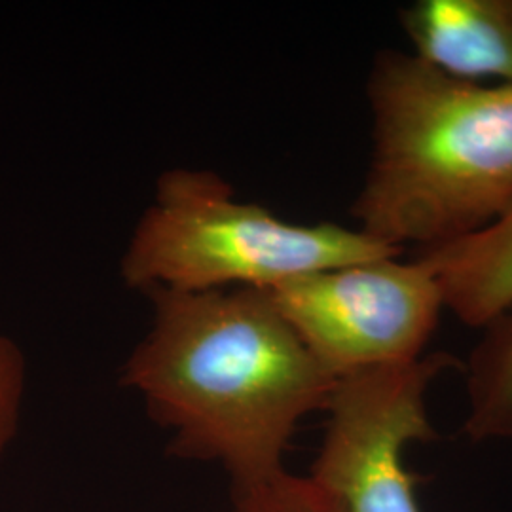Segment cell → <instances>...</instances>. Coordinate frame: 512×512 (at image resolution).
<instances>
[{"mask_svg":"<svg viewBox=\"0 0 512 512\" xmlns=\"http://www.w3.org/2000/svg\"><path fill=\"white\" fill-rule=\"evenodd\" d=\"M467 366L473 440L512 439V310L492 321Z\"/></svg>","mask_w":512,"mask_h":512,"instance_id":"ba28073f","label":"cell"},{"mask_svg":"<svg viewBox=\"0 0 512 512\" xmlns=\"http://www.w3.org/2000/svg\"><path fill=\"white\" fill-rule=\"evenodd\" d=\"M230 512H344V509L315 478L281 471L255 486L234 490V507Z\"/></svg>","mask_w":512,"mask_h":512,"instance_id":"9c48e42d","label":"cell"},{"mask_svg":"<svg viewBox=\"0 0 512 512\" xmlns=\"http://www.w3.org/2000/svg\"><path fill=\"white\" fill-rule=\"evenodd\" d=\"M414 260L435 275L444 308L475 329L512 310V198L467 238L423 249Z\"/></svg>","mask_w":512,"mask_h":512,"instance_id":"52a82bcc","label":"cell"},{"mask_svg":"<svg viewBox=\"0 0 512 512\" xmlns=\"http://www.w3.org/2000/svg\"><path fill=\"white\" fill-rule=\"evenodd\" d=\"M23 391H25L23 353L10 338L0 336V459L18 433Z\"/></svg>","mask_w":512,"mask_h":512,"instance_id":"30bf717a","label":"cell"},{"mask_svg":"<svg viewBox=\"0 0 512 512\" xmlns=\"http://www.w3.org/2000/svg\"><path fill=\"white\" fill-rule=\"evenodd\" d=\"M266 293L336 380L418 361L444 308L435 275L395 256L302 275Z\"/></svg>","mask_w":512,"mask_h":512,"instance_id":"277c9868","label":"cell"},{"mask_svg":"<svg viewBox=\"0 0 512 512\" xmlns=\"http://www.w3.org/2000/svg\"><path fill=\"white\" fill-rule=\"evenodd\" d=\"M372 160L351 207L361 232L420 251L486 228L512 198V86L384 50L366 82Z\"/></svg>","mask_w":512,"mask_h":512,"instance_id":"7a4b0ae2","label":"cell"},{"mask_svg":"<svg viewBox=\"0 0 512 512\" xmlns=\"http://www.w3.org/2000/svg\"><path fill=\"white\" fill-rule=\"evenodd\" d=\"M148 294L152 327L122 384L171 431V452L219 463L234 490L285 471L296 425L327 408L336 378L262 289Z\"/></svg>","mask_w":512,"mask_h":512,"instance_id":"6da1fadb","label":"cell"},{"mask_svg":"<svg viewBox=\"0 0 512 512\" xmlns=\"http://www.w3.org/2000/svg\"><path fill=\"white\" fill-rule=\"evenodd\" d=\"M458 359L448 353L406 365L382 366L336 380L330 420L311 478L338 499L344 512H421L404 467L412 440H433L425 397L431 382Z\"/></svg>","mask_w":512,"mask_h":512,"instance_id":"5b68a950","label":"cell"},{"mask_svg":"<svg viewBox=\"0 0 512 512\" xmlns=\"http://www.w3.org/2000/svg\"><path fill=\"white\" fill-rule=\"evenodd\" d=\"M361 230L294 224L239 202L217 173L171 169L139 220L120 262L128 287L203 293L274 289L302 275L397 256Z\"/></svg>","mask_w":512,"mask_h":512,"instance_id":"3957f363","label":"cell"},{"mask_svg":"<svg viewBox=\"0 0 512 512\" xmlns=\"http://www.w3.org/2000/svg\"><path fill=\"white\" fill-rule=\"evenodd\" d=\"M399 23L414 55L440 73L512 86V0H418Z\"/></svg>","mask_w":512,"mask_h":512,"instance_id":"8992f818","label":"cell"}]
</instances>
